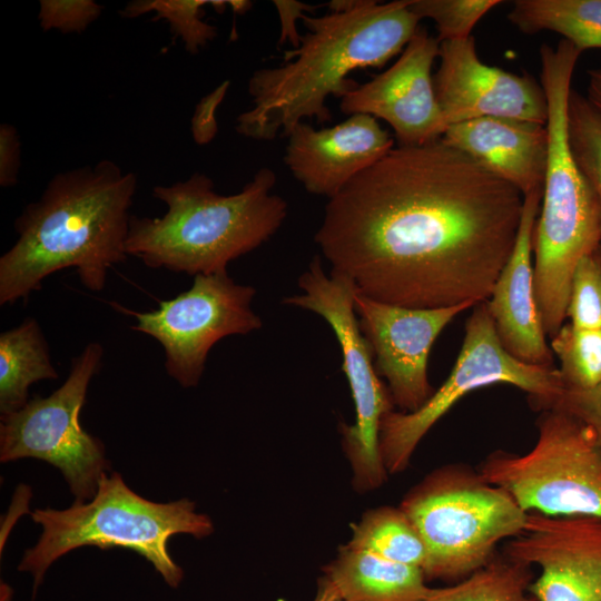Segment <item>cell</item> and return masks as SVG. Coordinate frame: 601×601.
<instances>
[{
	"label": "cell",
	"instance_id": "cell-18",
	"mask_svg": "<svg viewBox=\"0 0 601 601\" xmlns=\"http://www.w3.org/2000/svg\"><path fill=\"white\" fill-rule=\"evenodd\" d=\"M542 189L524 196L513 250L485 300L502 346L519 361L554 367L534 287L533 234Z\"/></svg>",
	"mask_w": 601,
	"mask_h": 601
},
{
	"label": "cell",
	"instance_id": "cell-36",
	"mask_svg": "<svg viewBox=\"0 0 601 601\" xmlns=\"http://www.w3.org/2000/svg\"><path fill=\"white\" fill-rule=\"evenodd\" d=\"M313 601H337V599L331 591L318 589Z\"/></svg>",
	"mask_w": 601,
	"mask_h": 601
},
{
	"label": "cell",
	"instance_id": "cell-29",
	"mask_svg": "<svg viewBox=\"0 0 601 601\" xmlns=\"http://www.w3.org/2000/svg\"><path fill=\"white\" fill-rule=\"evenodd\" d=\"M565 317L577 328H601V266L593 253L574 269Z\"/></svg>",
	"mask_w": 601,
	"mask_h": 601
},
{
	"label": "cell",
	"instance_id": "cell-17",
	"mask_svg": "<svg viewBox=\"0 0 601 601\" xmlns=\"http://www.w3.org/2000/svg\"><path fill=\"white\" fill-rule=\"evenodd\" d=\"M393 148L376 118L355 114L322 129L297 124L287 136L284 162L307 193L331 199Z\"/></svg>",
	"mask_w": 601,
	"mask_h": 601
},
{
	"label": "cell",
	"instance_id": "cell-21",
	"mask_svg": "<svg viewBox=\"0 0 601 601\" xmlns=\"http://www.w3.org/2000/svg\"><path fill=\"white\" fill-rule=\"evenodd\" d=\"M49 344L33 317L0 334V412L7 415L29 402V387L57 380Z\"/></svg>",
	"mask_w": 601,
	"mask_h": 601
},
{
	"label": "cell",
	"instance_id": "cell-9",
	"mask_svg": "<svg viewBox=\"0 0 601 601\" xmlns=\"http://www.w3.org/2000/svg\"><path fill=\"white\" fill-rule=\"evenodd\" d=\"M297 285L302 293L282 302L319 315L335 334L355 408L354 422L339 427L342 449L351 467L353 490L361 494L375 491L390 475L378 440L382 418L394 410V403L359 327L354 307L357 288L342 275L326 274L319 255L311 260Z\"/></svg>",
	"mask_w": 601,
	"mask_h": 601
},
{
	"label": "cell",
	"instance_id": "cell-1",
	"mask_svg": "<svg viewBox=\"0 0 601 601\" xmlns=\"http://www.w3.org/2000/svg\"><path fill=\"white\" fill-rule=\"evenodd\" d=\"M523 195L442 138L397 146L328 199L314 236L358 294L439 308L485 302L508 262Z\"/></svg>",
	"mask_w": 601,
	"mask_h": 601
},
{
	"label": "cell",
	"instance_id": "cell-13",
	"mask_svg": "<svg viewBox=\"0 0 601 601\" xmlns=\"http://www.w3.org/2000/svg\"><path fill=\"white\" fill-rule=\"evenodd\" d=\"M473 303L439 308H412L361 294L354 307L380 377L385 378L394 406L411 413L432 396L427 376L431 348L441 332Z\"/></svg>",
	"mask_w": 601,
	"mask_h": 601
},
{
	"label": "cell",
	"instance_id": "cell-14",
	"mask_svg": "<svg viewBox=\"0 0 601 601\" xmlns=\"http://www.w3.org/2000/svg\"><path fill=\"white\" fill-rule=\"evenodd\" d=\"M503 554L540 570L529 587L538 601H601V518L529 512Z\"/></svg>",
	"mask_w": 601,
	"mask_h": 601
},
{
	"label": "cell",
	"instance_id": "cell-35",
	"mask_svg": "<svg viewBox=\"0 0 601 601\" xmlns=\"http://www.w3.org/2000/svg\"><path fill=\"white\" fill-rule=\"evenodd\" d=\"M588 96L591 104L601 112V67L588 71Z\"/></svg>",
	"mask_w": 601,
	"mask_h": 601
},
{
	"label": "cell",
	"instance_id": "cell-23",
	"mask_svg": "<svg viewBox=\"0 0 601 601\" xmlns=\"http://www.w3.org/2000/svg\"><path fill=\"white\" fill-rule=\"evenodd\" d=\"M347 544L422 570L426 564L424 542L400 506L383 505L364 512L352 525Z\"/></svg>",
	"mask_w": 601,
	"mask_h": 601
},
{
	"label": "cell",
	"instance_id": "cell-28",
	"mask_svg": "<svg viewBox=\"0 0 601 601\" xmlns=\"http://www.w3.org/2000/svg\"><path fill=\"white\" fill-rule=\"evenodd\" d=\"M499 0H411L410 9L420 19H431L440 42L470 38L477 21Z\"/></svg>",
	"mask_w": 601,
	"mask_h": 601
},
{
	"label": "cell",
	"instance_id": "cell-11",
	"mask_svg": "<svg viewBox=\"0 0 601 601\" xmlns=\"http://www.w3.org/2000/svg\"><path fill=\"white\" fill-rule=\"evenodd\" d=\"M104 347L90 342L71 359L66 381L49 396H33L20 410L1 415L0 461L42 460L63 475L76 502L91 500L109 461L100 440L79 421L92 377L102 365Z\"/></svg>",
	"mask_w": 601,
	"mask_h": 601
},
{
	"label": "cell",
	"instance_id": "cell-7",
	"mask_svg": "<svg viewBox=\"0 0 601 601\" xmlns=\"http://www.w3.org/2000/svg\"><path fill=\"white\" fill-rule=\"evenodd\" d=\"M418 531L427 580L460 581L487 564L497 544L521 534L528 512L466 464L427 473L398 505Z\"/></svg>",
	"mask_w": 601,
	"mask_h": 601
},
{
	"label": "cell",
	"instance_id": "cell-4",
	"mask_svg": "<svg viewBox=\"0 0 601 601\" xmlns=\"http://www.w3.org/2000/svg\"><path fill=\"white\" fill-rule=\"evenodd\" d=\"M276 174L262 167L242 190L220 195L213 179L194 173L184 181L152 188L166 204L161 217L131 216L128 256L147 267L190 276L227 272L236 258L262 246L282 227L287 203L272 193Z\"/></svg>",
	"mask_w": 601,
	"mask_h": 601
},
{
	"label": "cell",
	"instance_id": "cell-22",
	"mask_svg": "<svg viewBox=\"0 0 601 601\" xmlns=\"http://www.w3.org/2000/svg\"><path fill=\"white\" fill-rule=\"evenodd\" d=\"M508 19L523 33H559L581 52L601 49V0H516Z\"/></svg>",
	"mask_w": 601,
	"mask_h": 601
},
{
	"label": "cell",
	"instance_id": "cell-24",
	"mask_svg": "<svg viewBox=\"0 0 601 601\" xmlns=\"http://www.w3.org/2000/svg\"><path fill=\"white\" fill-rule=\"evenodd\" d=\"M531 566L495 555L469 577L442 588H431L422 601H538L530 592Z\"/></svg>",
	"mask_w": 601,
	"mask_h": 601
},
{
	"label": "cell",
	"instance_id": "cell-16",
	"mask_svg": "<svg viewBox=\"0 0 601 601\" xmlns=\"http://www.w3.org/2000/svg\"><path fill=\"white\" fill-rule=\"evenodd\" d=\"M440 41L418 27L398 59L342 98L346 115L364 114L386 121L400 146L442 138L447 125L436 99L432 67Z\"/></svg>",
	"mask_w": 601,
	"mask_h": 601
},
{
	"label": "cell",
	"instance_id": "cell-30",
	"mask_svg": "<svg viewBox=\"0 0 601 601\" xmlns=\"http://www.w3.org/2000/svg\"><path fill=\"white\" fill-rule=\"evenodd\" d=\"M102 11L104 6L93 0H40L38 20L43 31L81 33Z\"/></svg>",
	"mask_w": 601,
	"mask_h": 601
},
{
	"label": "cell",
	"instance_id": "cell-20",
	"mask_svg": "<svg viewBox=\"0 0 601 601\" xmlns=\"http://www.w3.org/2000/svg\"><path fill=\"white\" fill-rule=\"evenodd\" d=\"M426 581L420 568L346 543L324 566L318 582L329 587L338 601H422L431 590Z\"/></svg>",
	"mask_w": 601,
	"mask_h": 601
},
{
	"label": "cell",
	"instance_id": "cell-34",
	"mask_svg": "<svg viewBox=\"0 0 601 601\" xmlns=\"http://www.w3.org/2000/svg\"><path fill=\"white\" fill-rule=\"evenodd\" d=\"M273 3L277 9L280 19V37L278 39V43L283 45L288 41L292 43L293 49L297 48L299 46L302 36H299L297 32L295 21L303 18L305 16V11L315 10L318 7L284 0H275Z\"/></svg>",
	"mask_w": 601,
	"mask_h": 601
},
{
	"label": "cell",
	"instance_id": "cell-27",
	"mask_svg": "<svg viewBox=\"0 0 601 601\" xmlns=\"http://www.w3.org/2000/svg\"><path fill=\"white\" fill-rule=\"evenodd\" d=\"M550 348L559 358L564 387L591 388L601 384V328L563 324L551 337Z\"/></svg>",
	"mask_w": 601,
	"mask_h": 601
},
{
	"label": "cell",
	"instance_id": "cell-8",
	"mask_svg": "<svg viewBox=\"0 0 601 601\" xmlns=\"http://www.w3.org/2000/svg\"><path fill=\"white\" fill-rule=\"evenodd\" d=\"M536 427L530 451H495L481 463V475L528 513L601 518V449L591 430L555 407L542 411Z\"/></svg>",
	"mask_w": 601,
	"mask_h": 601
},
{
	"label": "cell",
	"instance_id": "cell-3",
	"mask_svg": "<svg viewBox=\"0 0 601 601\" xmlns=\"http://www.w3.org/2000/svg\"><path fill=\"white\" fill-rule=\"evenodd\" d=\"M137 176L104 159L56 174L17 217L16 243L0 257V305L27 300L53 273L73 268L91 292L127 259Z\"/></svg>",
	"mask_w": 601,
	"mask_h": 601
},
{
	"label": "cell",
	"instance_id": "cell-31",
	"mask_svg": "<svg viewBox=\"0 0 601 601\" xmlns=\"http://www.w3.org/2000/svg\"><path fill=\"white\" fill-rule=\"evenodd\" d=\"M550 407L560 408L585 424L601 449V384L591 388L563 387Z\"/></svg>",
	"mask_w": 601,
	"mask_h": 601
},
{
	"label": "cell",
	"instance_id": "cell-15",
	"mask_svg": "<svg viewBox=\"0 0 601 601\" xmlns=\"http://www.w3.org/2000/svg\"><path fill=\"white\" fill-rule=\"evenodd\" d=\"M433 76L437 102L447 126L481 118L505 117L546 125L548 101L531 75L484 63L473 36L440 42Z\"/></svg>",
	"mask_w": 601,
	"mask_h": 601
},
{
	"label": "cell",
	"instance_id": "cell-33",
	"mask_svg": "<svg viewBox=\"0 0 601 601\" xmlns=\"http://www.w3.org/2000/svg\"><path fill=\"white\" fill-rule=\"evenodd\" d=\"M20 138L16 127L0 126V186L12 187L18 183L20 169Z\"/></svg>",
	"mask_w": 601,
	"mask_h": 601
},
{
	"label": "cell",
	"instance_id": "cell-2",
	"mask_svg": "<svg viewBox=\"0 0 601 601\" xmlns=\"http://www.w3.org/2000/svg\"><path fill=\"white\" fill-rule=\"evenodd\" d=\"M410 2L336 0L329 13L305 14L307 32L285 52L284 63L250 76L252 108L236 118V132L269 141L287 137L304 119L331 120L328 97L342 99L358 86L349 73L384 67L415 35L421 20Z\"/></svg>",
	"mask_w": 601,
	"mask_h": 601
},
{
	"label": "cell",
	"instance_id": "cell-19",
	"mask_svg": "<svg viewBox=\"0 0 601 601\" xmlns=\"http://www.w3.org/2000/svg\"><path fill=\"white\" fill-rule=\"evenodd\" d=\"M442 140L515 187L523 197L543 187L548 161L545 125L481 117L447 126Z\"/></svg>",
	"mask_w": 601,
	"mask_h": 601
},
{
	"label": "cell",
	"instance_id": "cell-26",
	"mask_svg": "<svg viewBox=\"0 0 601 601\" xmlns=\"http://www.w3.org/2000/svg\"><path fill=\"white\" fill-rule=\"evenodd\" d=\"M211 0H134L128 2L119 14L137 18L152 12V21L166 20L174 39L180 38L185 50L198 53L217 36V28L201 19L203 8Z\"/></svg>",
	"mask_w": 601,
	"mask_h": 601
},
{
	"label": "cell",
	"instance_id": "cell-25",
	"mask_svg": "<svg viewBox=\"0 0 601 601\" xmlns=\"http://www.w3.org/2000/svg\"><path fill=\"white\" fill-rule=\"evenodd\" d=\"M568 138L573 158L594 197L601 231V112L573 89L568 100Z\"/></svg>",
	"mask_w": 601,
	"mask_h": 601
},
{
	"label": "cell",
	"instance_id": "cell-5",
	"mask_svg": "<svg viewBox=\"0 0 601 601\" xmlns=\"http://www.w3.org/2000/svg\"><path fill=\"white\" fill-rule=\"evenodd\" d=\"M581 53L566 40L540 48V82L548 101V161L533 234V274L538 306L546 317L565 313L577 265L601 243L597 204L568 138V100Z\"/></svg>",
	"mask_w": 601,
	"mask_h": 601
},
{
	"label": "cell",
	"instance_id": "cell-32",
	"mask_svg": "<svg viewBox=\"0 0 601 601\" xmlns=\"http://www.w3.org/2000/svg\"><path fill=\"white\" fill-rule=\"evenodd\" d=\"M229 81H224L197 105L190 121L193 139L198 145L208 144L217 132L215 111L224 99Z\"/></svg>",
	"mask_w": 601,
	"mask_h": 601
},
{
	"label": "cell",
	"instance_id": "cell-6",
	"mask_svg": "<svg viewBox=\"0 0 601 601\" xmlns=\"http://www.w3.org/2000/svg\"><path fill=\"white\" fill-rule=\"evenodd\" d=\"M31 519L42 532L36 545L24 552L18 569L32 574L35 590L56 560L87 545L131 550L149 561L171 588H177L184 571L169 555V538L189 534L203 539L214 532L211 519L198 513L189 499L149 501L127 486L117 472L102 474L91 500L75 501L65 510L37 509Z\"/></svg>",
	"mask_w": 601,
	"mask_h": 601
},
{
	"label": "cell",
	"instance_id": "cell-37",
	"mask_svg": "<svg viewBox=\"0 0 601 601\" xmlns=\"http://www.w3.org/2000/svg\"><path fill=\"white\" fill-rule=\"evenodd\" d=\"M593 255L597 258L599 265L601 266V243L598 245V247L593 252Z\"/></svg>",
	"mask_w": 601,
	"mask_h": 601
},
{
	"label": "cell",
	"instance_id": "cell-12",
	"mask_svg": "<svg viewBox=\"0 0 601 601\" xmlns=\"http://www.w3.org/2000/svg\"><path fill=\"white\" fill-rule=\"evenodd\" d=\"M255 294L253 286L238 284L223 272L194 276L190 288L159 300L154 311L111 305L135 317L134 331L161 345L167 374L190 388L200 382L207 356L218 341L262 328V318L252 308Z\"/></svg>",
	"mask_w": 601,
	"mask_h": 601
},
{
	"label": "cell",
	"instance_id": "cell-10",
	"mask_svg": "<svg viewBox=\"0 0 601 601\" xmlns=\"http://www.w3.org/2000/svg\"><path fill=\"white\" fill-rule=\"evenodd\" d=\"M493 384H510L526 392L532 406L542 411L564 387L558 368L525 364L506 352L482 302L465 323L462 347L446 381L418 410H393L382 418L380 453L387 473L397 474L408 466L423 437L460 398Z\"/></svg>",
	"mask_w": 601,
	"mask_h": 601
}]
</instances>
